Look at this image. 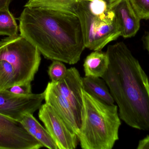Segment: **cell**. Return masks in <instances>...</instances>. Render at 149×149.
<instances>
[{
  "instance_id": "cell-6",
  "label": "cell",
  "mask_w": 149,
  "mask_h": 149,
  "mask_svg": "<svg viewBox=\"0 0 149 149\" xmlns=\"http://www.w3.org/2000/svg\"><path fill=\"white\" fill-rule=\"evenodd\" d=\"M41 54L35 45L20 34L0 40V60L12 66L17 85L34 80L41 63Z\"/></svg>"
},
{
  "instance_id": "cell-3",
  "label": "cell",
  "mask_w": 149,
  "mask_h": 149,
  "mask_svg": "<svg viewBox=\"0 0 149 149\" xmlns=\"http://www.w3.org/2000/svg\"><path fill=\"white\" fill-rule=\"evenodd\" d=\"M83 108L79 142L83 149H112L121 125L116 105H109L82 91Z\"/></svg>"
},
{
  "instance_id": "cell-1",
  "label": "cell",
  "mask_w": 149,
  "mask_h": 149,
  "mask_svg": "<svg viewBox=\"0 0 149 149\" xmlns=\"http://www.w3.org/2000/svg\"><path fill=\"white\" fill-rule=\"evenodd\" d=\"M20 35L45 58L74 64L85 48L81 24L74 13L25 7L20 17Z\"/></svg>"
},
{
  "instance_id": "cell-10",
  "label": "cell",
  "mask_w": 149,
  "mask_h": 149,
  "mask_svg": "<svg viewBox=\"0 0 149 149\" xmlns=\"http://www.w3.org/2000/svg\"><path fill=\"white\" fill-rule=\"evenodd\" d=\"M124 38L134 36L140 28L141 19L132 8L129 0H120L111 8Z\"/></svg>"
},
{
  "instance_id": "cell-15",
  "label": "cell",
  "mask_w": 149,
  "mask_h": 149,
  "mask_svg": "<svg viewBox=\"0 0 149 149\" xmlns=\"http://www.w3.org/2000/svg\"><path fill=\"white\" fill-rule=\"evenodd\" d=\"M19 27L9 8L0 10V35L8 36L18 34Z\"/></svg>"
},
{
  "instance_id": "cell-5",
  "label": "cell",
  "mask_w": 149,
  "mask_h": 149,
  "mask_svg": "<svg viewBox=\"0 0 149 149\" xmlns=\"http://www.w3.org/2000/svg\"><path fill=\"white\" fill-rule=\"evenodd\" d=\"M82 78L76 68L71 67L61 80L49 82L44 92L45 103L55 109L78 136L82 121Z\"/></svg>"
},
{
  "instance_id": "cell-20",
  "label": "cell",
  "mask_w": 149,
  "mask_h": 149,
  "mask_svg": "<svg viewBox=\"0 0 149 149\" xmlns=\"http://www.w3.org/2000/svg\"><path fill=\"white\" fill-rule=\"evenodd\" d=\"M137 149H149V135L139 141Z\"/></svg>"
},
{
  "instance_id": "cell-12",
  "label": "cell",
  "mask_w": 149,
  "mask_h": 149,
  "mask_svg": "<svg viewBox=\"0 0 149 149\" xmlns=\"http://www.w3.org/2000/svg\"><path fill=\"white\" fill-rule=\"evenodd\" d=\"M82 83L83 89L93 97L106 104H114V100L102 78L85 76L82 78Z\"/></svg>"
},
{
  "instance_id": "cell-2",
  "label": "cell",
  "mask_w": 149,
  "mask_h": 149,
  "mask_svg": "<svg viewBox=\"0 0 149 149\" xmlns=\"http://www.w3.org/2000/svg\"><path fill=\"white\" fill-rule=\"evenodd\" d=\"M107 69L102 77L128 126L149 130V80L138 60L120 42L108 46Z\"/></svg>"
},
{
  "instance_id": "cell-22",
  "label": "cell",
  "mask_w": 149,
  "mask_h": 149,
  "mask_svg": "<svg viewBox=\"0 0 149 149\" xmlns=\"http://www.w3.org/2000/svg\"><path fill=\"white\" fill-rule=\"evenodd\" d=\"M109 5L110 8H112L116 3H117L120 0H104Z\"/></svg>"
},
{
  "instance_id": "cell-17",
  "label": "cell",
  "mask_w": 149,
  "mask_h": 149,
  "mask_svg": "<svg viewBox=\"0 0 149 149\" xmlns=\"http://www.w3.org/2000/svg\"><path fill=\"white\" fill-rule=\"evenodd\" d=\"M68 69L63 62L53 60L48 68V73L52 82H56L62 80L67 73Z\"/></svg>"
},
{
  "instance_id": "cell-19",
  "label": "cell",
  "mask_w": 149,
  "mask_h": 149,
  "mask_svg": "<svg viewBox=\"0 0 149 149\" xmlns=\"http://www.w3.org/2000/svg\"><path fill=\"white\" fill-rule=\"evenodd\" d=\"M6 90L11 93L17 95H28L32 93L31 83L15 85Z\"/></svg>"
},
{
  "instance_id": "cell-21",
  "label": "cell",
  "mask_w": 149,
  "mask_h": 149,
  "mask_svg": "<svg viewBox=\"0 0 149 149\" xmlns=\"http://www.w3.org/2000/svg\"><path fill=\"white\" fill-rule=\"evenodd\" d=\"M12 0H0V10L9 8Z\"/></svg>"
},
{
  "instance_id": "cell-9",
  "label": "cell",
  "mask_w": 149,
  "mask_h": 149,
  "mask_svg": "<svg viewBox=\"0 0 149 149\" xmlns=\"http://www.w3.org/2000/svg\"><path fill=\"white\" fill-rule=\"evenodd\" d=\"M44 100V93L17 95L5 90L0 92V114L20 121L26 114H33Z\"/></svg>"
},
{
  "instance_id": "cell-23",
  "label": "cell",
  "mask_w": 149,
  "mask_h": 149,
  "mask_svg": "<svg viewBox=\"0 0 149 149\" xmlns=\"http://www.w3.org/2000/svg\"><path fill=\"white\" fill-rule=\"evenodd\" d=\"M145 43L146 48L148 51L149 53V33L147 34L145 38Z\"/></svg>"
},
{
  "instance_id": "cell-13",
  "label": "cell",
  "mask_w": 149,
  "mask_h": 149,
  "mask_svg": "<svg viewBox=\"0 0 149 149\" xmlns=\"http://www.w3.org/2000/svg\"><path fill=\"white\" fill-rule=\"evenodd\" d=\"M108 64V57L106 52L94 51L84 60L85 76L102 78L107 71Z\"/></svg>"
},
{
  "instance_id": "cell-16",
  "label": "cell",
  "mask_w": 149,
  "mask_h": 149,
  "mask_svg": "<svg viewBox=\"0 0 149 149\" xmlns=\"http://www.w3.org/2000/svg\"><path fill=\"white\" fill-rule=\"evenodd\" d=\"M17 85L12 66L7 61L0 60V92Z\"/></svg>"
},
{
  "instance_id": "cell-11",
  "label": "cell",
  "mask_w": 149,
  "mask_h": 149,
  "mask_svg": "<svg viewBox=\"0 0 149 149\" xmlns=\"http://www.w3.org/2000/svg\"><path fill=\"white\" fill-rule=\"evenodd\" d=\"M19 122L26 130L43 147L50 149H58L47 129L40 124L32 114L24 115Z\"/></svg>"
},
{
  "instance_id": "cell-8",
  "label": "cell",
  "mask_w": 149,
  "mask_h": 149,
  "mask_svg": "<svg viewBox=\"0 0 149 149\" xmlns=\"http://www.w3.org/2000/svg\"><path fill=\"white\" fill-rule=\"evenodd\" d=\"M42 147L20 122L0 114V149H38Z\"/></svg>"
},
{
  "instance_id": "cell-4",
  "label": "cell",
  "mask_w": 149,
  "mask_h": 149,
  "mask_svg": "<svg viewBox=\"0 0 149 149\" xmlns=\"http://www.w3.org/2000/svg\"><path fill=\"white\" fill-rule=\"evenodd\" d=\"M74 12L80 22L85 48L101 51L121 36L114 13L104 0H78Z\"/></svg>"
},
{
  "instance_id": "cell-18",
  "label": "cell",
  "mask_w": 149,
  "mask_h": 149,
  "mask_svg": "<svg viewBox=\"0 0 149 149\" xmlns=\"http://www.w3.org/2000/svg\"><path fill=\"white\" fill-rule=\"evenodd\" d=\"M132 8L141 20L149 19V0H129Z\"/></svg>"
},
{
  "instance_id": "cell-14",
  "label": "cell",
  "mask_w": 149,
  "mask_h": 149,
  "mask_svg": "<svg viewBox=\"0 0 149 149\" xmlns=\"http://www.w3.org/2000/svg\"><path fill=\"white\" fill-rule=\"evenodd\" d=\"M78 0H28L24 7H34L74 13Z\"/></svg>"
},
{
  "instance_id": "cell-7",
  "label": "cell",
  "mask_w": 149,
  "mask_h": 149,
  "mask_svg": "<svg viewBox=\"0 0 149 149\" xmlns=\"http://www.w3.org/2000/svg\"><path fill=\"white\" fill-rule=\"evenodd\" d=\"M38 117L58 149H74L79 142L76 134L54 108L45 103L39 108Z\"/></svg>"
}]
</instances>
